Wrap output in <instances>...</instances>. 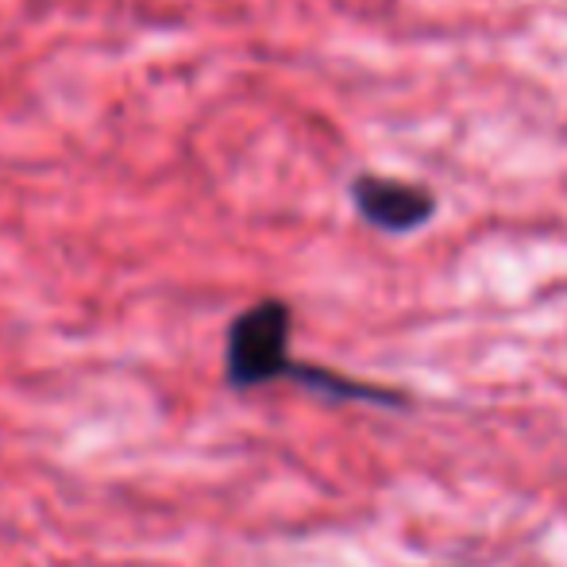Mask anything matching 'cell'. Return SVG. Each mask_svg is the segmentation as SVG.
<instances>
[{"instance_id": "6da1fadb", "label": "cell", "mask_w": 567, "mask_h": 567, "mask_svg": "<svg viewBox=\"0 0 567 567\" xmlns=\"http://www.w3.org/2000/svg\"><path fill=\"white\" fill-rule=\"evenodd\" d=\"M293 313L286 301H259L231 321L225 343V379L231 390H255L286 379L290 359Z\"/></svg>"}, {"instance_id": "7a4b0ae2", "label": "cell", "mask_w": 567, "mask_h": 567, "mask_svg": "<svg viewBox=\"0 0 567 567\" xmlns=\"http://www.w3.org/2000/svg\"><path fill=\"white\" fill-rule=\"evenodd\" d=\"M351 202L363 213L367 225L394 231V236L421 228L436 209V197L425 186H413V182H398V178H371V174L351 182Z\"/></svg>"}]
</instances>
